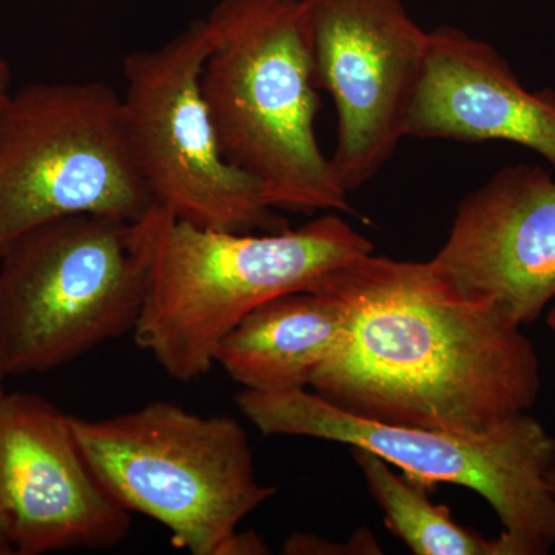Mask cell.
<instances>
[{
  "mask_svg": "<svg viewBox=\"0 0 555 555\" xmlns=\"http://www.w3.org/2000/svg\"><path fill=\"white\" fill-rule=\"evenodd\" d=\"M149 276L134 341L170 378L195 382L219 343L270 299L313 291L374 244L335 211L298 229L241 233L196 228L156 204L141 219Z\"/></svg>",
  "mask_w": 555,
  "mask_h": 555,
  "instance_id": "7a4b0ae2",
  "label": "cell"
},
{
  "mask_svg": "<svg viewBox=\"0 0 555 555\" xmlns=\"http://www.w3.org/2000/svg\"><path fill=\"white\" fill-rule=\"evenodd\" d=\"M72 426L105 491L169 529L190 554L219 555L241 521L276 494L259 483L246 430L232 416L153 401L112 418L72 415Z\"/></svg>",
  "mask_w": 555,
  "mask_h": 555,
  "instance_id": "8992f818",
  "label": "cell"
},
{
  "mask_svg": "<svg viewBox=\"0 0 555 555\" xmlns=\"http://www.w3.org/2000/svg\"><path fill=\"white\" fill-rule=\"evenodd\" d=\"M13 554L5 531H3L2 516H0V555Z\"/></svg>",
  "mask_w": 555,
  "mask_h": 555,
  "instance_id": "e0dca14e",
  "label": "cell"
},
{
  "mask_svg": "<svg viewBox=\"0 0 555 555\" xmlns=\"http://www.w3.org/2000/svg\"><path fill=\"white\" fill-rule=\"evenodd\" d=\"M406 138L514 142L555 169V90L526 89L495 47L443 25L429 31Z\"/></svg>",
  "mask_w": 555,
  "mask_h": 555,
  "instance_id": "7c38bea8",
  "label": "cell"
},
{
  "mask_svg": "<svg viewBox=\"0 0 555 555\" xmlns=\"http://www.w3.org/2000/svg\"><path fill=\"white\" fill-rule=\"evenodd\" d=\"M0 516L17 555L109 550L131 528L80 451L72 415L33 393L0 397Z\"/></svg>",
  "mask_w": 555,
  "mask_h": 555,
  "instance_id": "30bf717a",
  "label": "cell"
},
{
  "mask_svg": "<svg viewBox=\"0 0 555 555\" xmlns=\"http://www.w3.org/2000/svg\"><path fill=\"white\" fill-rule=\"evenodd\" d=\"M352 455L369 492L385 513L387 528L412 554L502 555L499 539H485L456 524L448 506L429 499V489L393 473L382 456L363 448H352Z\"/></svg>",
  "mask_w": 555,
  "mask_h": 555,
  "instance_id": "5bb4252c",
  "label": "cell"
},
{
  "mask_svg": "<svg viewBox=\"0 0 555 555\" xmlns=\"http://www.w3.org/2000/svg\"><path fill=\"white\" fill-rule=\"evenodd\" d=\"M2 382H3V375H2V372H0V397H2L3 393H5V390H3Z\"/></svg>",
  "mask_w": 555,
  "mask_h": 555,
  "instance_id": "ffe728a7",
  "label": "cell"
},
{
  "mask_svg": "<svg viewBox=\"0 0 555 555\" xmlns=\"http://www.w3.org/2000/svg\"><path fill=\"white\" fill-rule=\"evenodd\" d=\"M201 90L225 159L270 206L350 214L315 133L320 98L301 0H219Z\"/></svg>",
  "mask_w": 555,
  "mask_h": 555,
  "instance_id": "3957f363",
  "label": "cell"
},
{
  "mask_svg": "<svg viewBox=\"0 0 555 555\" xmlns=\"http://www.w3.org/2000/svg\"><path fill=\"white\" fill-rule=\"evenodd\" d=\"M345 334L309 387L387 425L483 433L534 406V346L494 302L467 295L430 261L366 257L324 278Z\"/></svg>",
  "mask_w": 555,
  "mask_h": 555,
  "instance_id": "6da1fadb",
  "label": "cell"
},
{
  "mask_svg": "<svg viewBox=\"0 0 555 555\" xmlns=\"http://www.w3.org/2000/svg\"><path fill=\"white\" fill-rule=\"evenodd\" d=\"M210 53L206 20L153 50L124 57V115L134 155L156 204L196 228L278 232L264 189L225 159L201 76Z\"/></svg>",
  "mask_w": 555,
  "mask_h": 555,
  "instance_id": "ba28073f",
  "label": "cell"
},
{
  "mask_svg": "<svg viewBox=\"0 0 555 555\" xmlns=\"http://www.w3.org/2000/svg\"><path fill=\"white\" fill-rule=\"evenodd\" d=\"M269 553V546L266 545L262 537L255 532L238 531L230 537L219 551V555H264Z\"/></svg>",
  "mask_w": 555,
  "mask_h": 555,
  "instance_id": "9a60e30c",
  "label": "cell"
},
{
  "mask_svg": "<svg viewBox=\"0 0 555 555\" xmlns=\"http://www.w3.org/2000/svg\"><path fill=\"white\" fill-rule=\"evenodd\" d=\"M155 206L122 96L107 83H28L0 102V257L54 219L138 222Z\"/></svg>",
  "mask_w": 555,
  "mask_h": 555,
  "instance_id": "52a82bcc",
  "label": "cell"
},
{
  "mask_svg": "<svg viewBox=\"0 0 555 555\" xmlns=\"http://www.w3.org/2000/svg\"><path fill=\"white\" fill-rule=\"evenodd\" d=\"M467 295L494 302L518 326L555 298V177L517 164L460 201L433 258Z\"/></svg>",
  "mask_w": 555,
  "mask_h": 555,
  "instance_id": "8fae6325",
  "label": "cell"
},
{
  "mask_svg": "<svg viewBox=\"0 0 555 555\" xmlns=\"http://www.w3.org/2000/svg\"><path fill=\"white\" fill-rule=\"evenodd\" d=\"M11 68L9 62L0 60V102L10 94Z\"/></svg>",
  "mask_w": 555,
  "mask_h": 555,
  "instance_id": "2e32d148",
  "label": "cell"
},
{
  "mask_svg": "<svg viewBox=\"0 0 555 555\" xmlns=\"http://www.w3.org/2000/svg\"><path fill=\"white\" fill-rule=\"evenodd\" d=\"M318 89L338 115L331 158L347 193L360 190L406 138L429 31L403 0H301Z\"/></svg>",
  "mask_w": 555,
  "mask_h": 555,
  "instance_id": "9c48e42d",
  "label": "cell"
},
{
  "mask_svg": "<svg viewBox=\"0 0 555 555\" xmlns=\"http://www.w3.org/2000/svg\"><path fill=\"white\" fill-rule=\"evenodd\" d=\"M546 483L550 486L551 492L555 494V466L547 473Z\"/></svg>",
  "mask_w": 555,
  "mask_h": 555,
  "instance_id": "ac0fdd59",
  "label": "cell"
},
{
  "mask_svg": "<svg viewBox=\"0 0 555 555\" xmlns=\"http://www.w3.org/2000/svg\"><path fill=\"white\" fill-rule=\"evenodd\" d=\"M341 302L315 287L270 299L219 343L215 364L257 392L308 389L345 334Z\"/></svg>",
  "mask_w": 555,
  "mask_h": 555,
  "instance_id": "4fadbf2b",
  "label": "cell"
},
{
  "mask_svg": "<svg viewBox=\"0 0 555 555\" xmlns=\"http://www.w3.org/2000/svg\"><path fill=\"white\" fill-rule=\"evenodd\" d=\"M236 404L262 436L308 437L363 448L415 483L473 489L503 525L502 555H545L555 545V438L520 414L483 433L462 434L387 425L343 411L309 389H243Z\"/></svg>",
  "mask_w": 555,
  "mask_h": 555,
  "instance_id": "277c9868",
  "label": "cell"
},
{
  "mask_svg": "<svg viewBox=\"0 0 555 555\" xmlns=\"http://www.w3.org/2000/svg\"><path fill=\"white\" fill-rule=\"evenodd\" d=\"M546 324L550 326L551 331L555 332V306L550 310V313H547Z\"/></svg>",
  "mask_w": 555,
  "mask_h": 555,
  "instance_id": "d6986e66",
  "label": "cell"
},
{
  "mask_svg": "<svg viewBox=\"0 0 555 555\" xmlns=\"http://www.w3.org/2000/svg\"><path fill=\"white\" fill-rule=\"evenodd\" d=\"M141 221L73 215L0 257V372L42 374L137 327L147 294Z\"/></svg>",
  "mask_w": 555,
  "mask_h": 555,
  "instance_id": "5b68a950",
  "label": "cell"
}]
</instances>
